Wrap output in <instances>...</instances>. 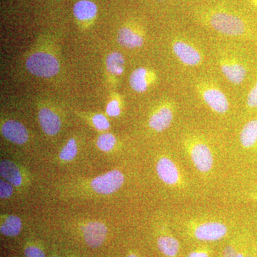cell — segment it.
<instances>
[{
    "mask_svg": "<svg viewBox=\"0 0 257 257\" xmlns=\"http://www.w3.org/2000/svg\"><path fill=\"white\" fill-rule=\"evenodd\" d=\"M201 23L226 36L248 37L252 29L244 18L231 12L222 9H203L197 13Z\"/></svg>",
    "mask_w": 257,
    "mask_h": 257,
    "instance_id": "1",
    "label": "cell"
},
{
    "mask_svg": "<svg viewBox=\"0 0 257 257\" xmlns=\"http://www.w3.org/2000/svg\"><path fill=\"white\" fill-rule=\"evenodd\" d=\"M27 69L30 73L40 77H53L60 72V62L55 56L45 52L32 54L26 61Z\"/></svg>",
    "mask_w": 257,
    "mask_h": 257,
    "instance_id": "2",
    "label": "cell"
},
{
    "mask_svg": "<svg viewBox=\"0 0 257 257\" xmlns=\"http://www.w3.org/2000/svg\"><path fill=\"white\" fill-rule=\"evenodd\" d=\"M184 144L197 170L203 174L210 172L214 165V157L210 147L197 138L188 139Z\"/></svg>",
    "mask_w": 257,
    "mask_h": 257,
    "instance_id": "3",
    "label": "cell"
},
{
    "mask_svg": "<svg viewBox=\"0 0 257 257\" xmlns=\"http://www.w3.org/2000/svg\"><path fill=\"white\" fill-rule=\"evenodd\" d=\"M197 92L206 104L217 114H225L229 109L227 96L222 90L214 84L209 82L198 83L196 85Z\"/></svg>",
    "mask_w": 257,
    "mask_h": 257,
    "instance_id": "4",
    "label": "cell"
},
{
    "mask_svg": "<svg viewBox=\"0 0 257 257\" xmlns=\"http://www.w3.org/2000/svg\"><path fill=\"white\" fill-rule=\"evenodd\" d=\"M124 181L122 172L114 170L91 179L88 183L91 190L95 194L109 195L117 192L122 187Z\"/></svg>",
    "mask_w": 257,
    "mask_h": 257,
    "instance_id": "5",
    "label": "cell"
},
{
    "mask_svg": "<svg viewBox=\"0 0 257 257\" xmlns=\"http://www.w3.org/2000/svg\"><path fill=\"white\" fill-rule=\"evenodd\" d=\"M227 232V226L219 221H204L194 225L193 227L194 237L200 241H218L224 238Z\"/></svg>",
    "mask_w": 257,
    "mask_h": 257,
    "instance_id": "6",
    "label": "cell"
},
{
    "mask_svg": "<svg viewBox=\"0 0 257 257\" xmlns=\"http://www.w3.org/2000/svg\"><path fill=\"white\" fill-rule=\"evenodd\" d=\"M175 116V105L170 101H165L155 109L149 119V126L154 131L162 133L168 128Z\"/></svg>",
    "mask_w": 257,
    "mask_h": 257,
    "instance_id": "7",
    "label": "cell"
},
{
    "mask_svg": "<svg viewBox=\"0 0 257 257\" xmlns=\"http://www.w3.org/2000/svg\"><path fill=\"white\" fill-rule=\"evenodd\" d=\"M172 52L179 62L189 67H195L202 62L200 51L192 44L183 40H175L172 42Z\"/></svg>",
    "mask_w": 257,
    "mask_h": 257,
    "instance_id": "8",
    "label": "cell"
},
{
    "mask_svg": "<svg viewBox=\"0 0 257 257\" xmlns=\"http://www.w3.org/2000/svg\"><path fill=\"white\" fill-rule=\"evenodd\" d=\"M156 170L159 178L170 187H179L182 183L178 167L170 157L162 156L157 161Z\"/></svg>",
    "mask_w": 257,
    "mask_h": 257,
    "instance_id": "9",
    "label": "cell"
},
{
    "mask_svg": "<svg viewBox=\"0 0 257 257\" xmlns=\"http://www.w3.org/2000/svg\"><path fill=\"white\" fill-rule=\"evenodd\" d=\"M117 42L125 48H140L145 42L143 28L138 24H126L118 32Z\"/></svg>",
    "mask_w": 257,
    "mask_h": 257,
    "instance_id": "10",
    "label": "cell"
},
{
    "mask_svg": "<svg viewBox=\"0 0 257 257\" xmlns=\"http://www.w3.org/2000/svg\"><path fill=\"white\" fill-rule=\"evenodd\" d=\"M219 64L225 78L232 84L239 85L246 79L247 69L237 59L222 57L219 60Z\"/></svg>",
    "mask_w": 257,
    "mask_h": 257,
    "instance_id": "11",
    "label": "cell"
},
{
    "mask_svg": "<svg viewBox=\"0 0 257 257\" xmlns=\"http://www.w3.org/2000/svg\"><path fill=\"white\" fill-rule=\"evenodd\" d=\"M0 175L15 187L26 186L28 178L26 172L16 162L3 160L0 162Z\"/></svg>",
    "mask_w": 257,
    "mask_h": 257,
    "instance_id": "12",
    "label": "cell"
},
{
    "mask_svg": "<svg viewBox=\"0 0 257 257\" xmlns=\"http://www.w3.org/2000/svg\"><path fill=\"white\" fill-rule=\"evenodd\" d=\"M83 237L88 246L92 248L100 246L107 235L106 225L97 221H88L82 226Z\"/></svg>",
    "mask_w": 257,
    "mask_h": 257,
    "instance_id": "13",
    "label": "cell"
},
{
    "mask_svg": "<svg viewBox=\"0 0 257 257\" xmlns=\"http://www.w3.org/2000/svg\"><path fill=\"white\" fill-rule=\"evenodd\" d=\"M1 133L8 141L16 145L28 143L30 138L27 128L17 120L8 119L2 121Z\"/></svg>",
    "mask_w": 257,
    "mask_h": 257,
    "instance_id": "14",
    "label": "cell"
},
{
    "mask_svg": "<svg viewBox=\"0 0 257 257\" xmlns=\"http://www.w3.org/2000/svg\"><path fill=\"white\" fill-rule=\"evenodd\" d=\"M38 119L42 131L47 136L54 137L60 133L62 127V119L57 111L48 106L40 108L38 111Z\"/></svg>",
    "mask_w": 257,
    "mask_h": 257,
    "instance_id": "15",
    "label": "cell"
},
{
    "mask_svg": "<svg viewBox=\"0 0 257 257\" xmlns=\"http://www.w3.org/2000/svg\"><path fill=\"white\" fill-rule=\"evenodd\" d=\"M155 71L147 67H139L135 69L130 77V85L135 92H146L157 80Z\"/></svg>",
    "mask_w": 257,
    "mask_h": 257,
    "instance_id": "16",
    "label": "cell"
},
{
    "mask_svg": "<svg viewBox=\"0 0 257 257\" xmlns=\"http://www.w3.org/2000/svg\"><path fill=\"white\" fill-rule=\"evenodd\" d=\"M97 6L91 0H79L73 8L74 17L79 22L92 21L97 15Z\"/></svg>",
    "mask_w": 257,
    "mask_h": 257,
    "instance_id": "17",
    "label": "cell"
},
{
    "mask_svg": "<svg viewBox=\"0 0 257 257\" xmlns=\"http://www.w3.org/2000/svg\"><path fill=\"white\" fill-rule=\"evenodd\" d=\"M0 219V231L2 234L13 237L18 236L21 232L23 222L19 216L12 214H3L1 215Z\"/></svg>",
    "mask_w": 257,
    "mask_h": 257,
    "instance_id": "18",
    "label": "cell"
},
{
    "mask_svg": "<svg viewBox=\"0 0 257 257\" xmlns=\"http://www.w3.org/2000/svg\"><path fill=\"white\" fill-rule=\"evenodd\" d=\"M239 140L241 146L247 150L257 146V117L249 120L243 126Z\"/></svg>",
    "mask_w": 257,
    "mask_h": 257,
    "instance_id": "19",
    "label": "cell"
},
{
    "mask_svg": "<svg viewBox=\"0 0 257 257\" xmlns=\"http://www.w3.org/2000/svg\"><path fill=\"white\" fill-rule=\"evenodd\" d=\"M157 246L161 252L167 257L177 256L180 248L178 240L170 235L160 236L157 239Z\"/></svg>",
    "mask_w": 257,
    "mask_h": 257,
    "instance_id": "20",
    "label": "cell"
},
{
    "mask_svg": "<svg viewBox=\"0 0 257 257\" xmlns=\"http://www.w3.org/2000/svg\"><path fill=\"white\" fill-rule=\"evenodd\" d=\"M106 67L108 72L114 76H120L124 73V56L118 52H111L106 57Z\"/></svg>",
    "mask_w": 257,
    "mask_h": 257,
    "instance_id": "21",
    "label": "cell"
},
{
    "mask_svg": "<svg viewBox=\"0 0 257 257\" xmlns=\"http://www.w3.org/2000/svg\"><path fill=\"white\" fill-rule=\"evenodd\" d=\"M78 153V143L74 138L69 139L59 153V159L63 162H72Z\"/></svg>",
    "mask_w": 257,
    "mask_h": 257,
    "instance_id": "22",
    "label": "cell"
},
{
    "mask_svg": "<svg viewBox=\"0 0 257 257\" xmlns=\"http://www.w3.org/2000/svg\"><path fill=\"white\" fill-rule=\"evenodd\" d=\"M116 139L111 133H104L99 135L96 140V145L101 151L109 152L114 148L116 145Z\"/></svg>",
    "mask_w": 257,
    "mask_h": 257,
    "instance_id": "23",
    "label": "cell"
},
{
    "mask_svg": "<svg viewBox=\"0 0 257 257\" xmlns=\"http://www.w3.org/2000/svg\"><path fill=\"white\" fill-rule=\"evenodd\" d=\"M90 121L94 127L98 131H106L110 126L109 120L102 114H93L90 117Z\"/></svg>",
    "mask_w": 257,
    "mask_h": 257,
    "instance_id": "24",
    "label": "cell"
},
{
    "mask_svg": "<svg viewBox=\"0 0 257 257\" xmlns=\"http://www.w3.org/2000/svg\"><path fill=\"white\" fill-rule=\"evenodd\" d=\"M121 107H122V104L121 100L118 98H114L106 105V114L111 117H116L121 114Z\"/></svg>",
    "mask_w": 257,
    "mask_h": 257,
    "instance_id": "25",
    "label": "cell"
},
{
    "mask_svg": "<svg viewBox=\"0 0 257 257\" xmlns=\"http://www.w3.org/2000/svg\"><path fill=\"white\" fill-rule=\"evenodd\" d=\"M15 192V187L8 181L1 179L0 180V198L2 200L9 199Z\"/></svg>",
    "mask_w": 257,
    "mask_h": 257,
    "instance_id": "26",
    "label": "cell"
},
{
    "mask_svg": "<svg viewBox=\"0 0 257 257\" xmlns=\"http://www.w3.org/2000/svg\"><path fill=\"white\" fill-rule=\"evenodd\" d=\"M246 106L250 109H257V81L248 93Z\"/></svg>",
    "mask_w": 257,
    "mask_h": 257,
    "instance_id": "27",
    "label": "cell"
},
{
    "mask_svg": "<svg viewBox=\"0 0 257 257\" xmlns=\"http://www.w3.org/2000/svg\"><path fill=\"white\" fill-rule=\"evenodd\" d=\"M223 257H254L251 253L239 251L233 246H227L223 251Z\"/></svg>",
    "mask_w": 257,
    "mask_h": 257,
    "instance_id": "28",
    "label": "cell"
},
{
    "mask_svg": "<svg viewBox=\"0 0 257 257\" xmlns=\"http://www.w3.org/2000/svg\"><path fill=\"white\" fill-rule=\"evenodd\" d=\"M25 257H45V251L35 245H30L25 248Z\"/></svg>",
    "mask_w": 257,
    "mask_h": 257,
    "instance_id": "29",
    "label": "cell"
},
{
    "mask_svg": "<svg viewBox=\"0 0 257 257\" xmlns=\"http://www.w3.org/2000/svg\"><path fill=\"white\" fill-rule=\"evenodd\" d=\"M187 257H209V255L207 251L204 250H197L189 253Z\"/></svg>",
    "mask_w": 257,
    "mask_h": 257,
    "instance_id": "30",
    "label": "cell"
},
{
    "mask_svg": "<svg viewBox=\"0 0 257 257\" xmlns=\"http://www.w3.org/2000/svg\"><path fill=\"white\" fill-rule=\"evenodd\" d=\"M248 4L251 5L253 9L256 10L257 11V0H246Z\"/></svg>",
    "mask_w": 257,
    "mask_h": 257,
    "instance_id": "31",
    "label": "cell"
},
{
    "mask_svg": "<svg viewBox=\"0 0 257 257\" xmlns=\"http://www.w3.org/2000/svg\"><path fill=\"white\" fill-rule=\"evenodd\" d=\"M251 198L253 199V201H256L257 202V193H254V194H251Z\"/></svg>",
    "mask_w": 257,
    "mask_h": 257,
    "instance_id": "32",
    "label": "cell"
},
{
    "mask_svg": "<svg viewBox=\"0 0 257 257\" xmlns=\"http://www.w3.org/2000/svg\"><path fill=\"white\" fill-rule=\"evenodd\" d=\"M127 257H138L136 254H134V253H130V255Z\"/></svg>",
    "mask_w": 257,
    "mask_h": 257,
    "instance_id": "33",
    "label": "cell"
},
{
    "mask_svg": "<svg viewBox=\"0 0 257 257\" xmlns=\"http://www.w3.org/2000/svg\"><path fill=\"white\" fill-rule=\"evenodd\" d=\"M157 1H164V0H157Z\"/></svg>",
    "mask_w": 257,
    "mask_h": 257,
    "instance_id": "34",
    "label": "cell"
},
{
    "mask_svg": "<svg viewBox=\"0 0 257 257\" xmlns=\"http://www.w3.org/2000/svg\"><path fill=\"white\" fill-rule=\"evenodd\" d=\"M52 257H57V256H52Z\"/></svg>",
    "mask_w": 257,
    "mask_h": 257,
    "instance_id": "35",
    "label": "cell"
}]
</instances>
